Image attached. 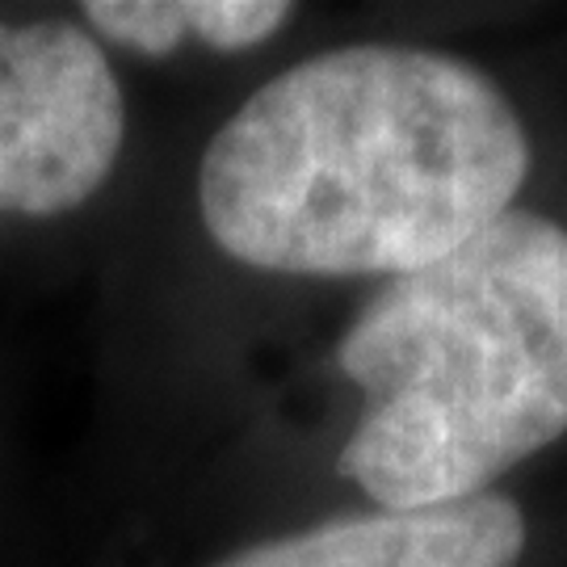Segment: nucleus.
Instances as JSON below:
<instances>
[{
    "label": "nucleus",
    "mask_w": 567,
    "mask_h": 567,
    "mask_svg": "<svg viewBox=\"0 0 567 567\" xmlns=\"http://www.w3.org/2000/svg\"><path fill=\"white\" fill-rule=\"evenodd\" d=\"M529 135L501 84L425 47H337L261 84L215 131L198 210L231 261L404 278L513 210Z\"/></svg>",
    "instance_id": "nucleus-1"
},
{
    "label": "nucleus",
    "mask_w": 567,
    "mask_h": 567,
    "mask_svg": "<svg viewBox=\"0 0 567 567\" xmlns=\"http://www.w3.org/2000/svg\"><path fill=\"white\" fill-rule=\"evenodd\" d=\"M362 416L341 475L379 508L487 492L567 433V227L505 210L391 282L337 344Z\"/></svg>",
    "instance_id": "nucleus-2"
},
{
    "label": "nucleus",
    "mask_w": 567,
    "mask_h": 567,
    "mask_svg": "<svg viewBox=\"0 0 567 567\" xmlns=\"http://www.w3.org/2000/svg\"><path fill=\"white\" fill-rule=\"evenodd\" d=\"M122 89L93 34L72 21H0V210L63 215L114 173Z\"/></svg>",
    "instance_id": "nucleus-3"
},
{
    "label": "nucleus",
    "mask_w": 567,
    "mask_h": 567,
    "mask_svg": "<svg viewBox=\"0 0 567 567\" xmlns=\"http://www.w3.org/2000/svg\"><path fill=\"white\" fill-rule=\"evenodd\" d=\"M526 517L501 492L433 508H374L269 538L215 567H517Z\"/></svg>",
    "instance_id": "nucleus-4"
},
{
    "label": "nucleus",
    "mask_w": 567,
    "mask_h": 567,
    "mask_svg": "<svg viewBox=\"0 0 567 567\" xmlns=\"http://www.w3.org/2000/svg\"><path fill=\"white\" fill-rule=\"evenodd\" d=\"M295 18L282 0H89L84 21L140 55H173L185 39L210 51H248Z\"/></svg>",
    "instance_id": "nucleus-5"
}]
</instances>
